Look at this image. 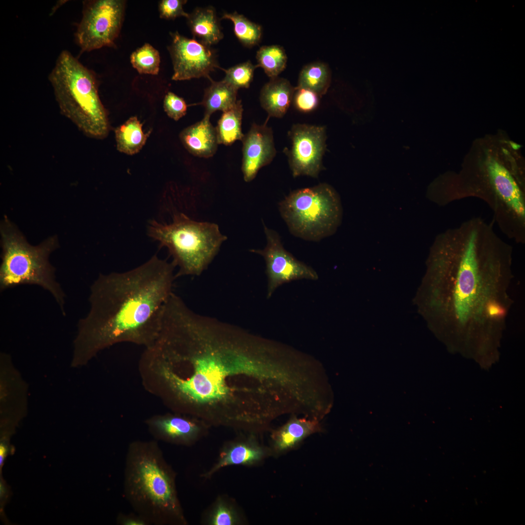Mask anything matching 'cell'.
Here are the masks:
<instances>
[{"label":"cell","mask_w":525,"mask_h":525,"mask_svg":"<svg viewBox=\"0 0 525 525\" xmlns=\"http://www.w3.org/2000/svg\"><path fill=\"white\" fill-rule=\"evenodd\" d=\"M145 423L156 439L182 446L194 444L209 426L196 419L179 414L155 416Z\"/></svg>","instance_id":"obj_14"},{"label":"cell","mask_w":525,"mask_h":525,"mask_svg":"<svg viewBox=\"0 0 525 525\" xmlns=\"http://www.w3.org/2000/svg\"><path fill=\"white\" fill-rule=\"evenodd\" d=\"M210 85L204 92L201 105L205 108L204 116L210 117L217 110L224 112L232 107L237 102L238 89L224 80L218 82L211 78Z\"/></svg>","instance_id":"obj_21"},{"label":"cell","mask_w":525,"mask_h":525,"mask_svg":"<svg viewBox=\"0 0 525 525\" xmlns=\"http://www.w3.org/2000/svg\"><path fill=\"white\" fill-rule=\"evenodd\" d=\"M267 453L268 452L266 449L253 439L239 438L223 446L216 461L201 476L209 479L225 467L256 464L262 461Z\"/></svg>","instance_id":"obj_16"},{"label":"cell","mask_w":525,"mask_h":525,"mask_svg":"<svg viewBox=\"0 0 525 525\" xmlns=\"http://www.w3.org/2000/svg\"><path fill=\"white\" fill-rule=\"evenodd\" d=\"M172 41L168 48L173 62V80H185L207 77L216 68L215 52L210 46L194 38L185 37L177 32L171 34Z\"/></svg>","instance_id":"obj_13"},{"label":"cell","mask_w":525,"mask_h":525,"mask_svg":"<svg viewBox=\"0 0 525 525\" xmlns=\"http://www.w3.org/2000/svg\"><path fill=\"white\" fill-rule=\"evenodd\" d=\"M176 474L158 442L135 440L127 448L123 494L135 512L154 525H186Z\"/></svg>","instance_id":"obj_5"},{"label":"cell","mask_w":525,"mask_h":525,"mask_svg":"<svg viewBox=\"0 0 525 525\" xmlns=\"http://www.w3.org/2000/svg\"><path fill=\"white\" fill-rule=\"evenodd\" d=\"M243 108L238 100L231 108L224 112L215 127L218 144L229 145L235 141H242L244 134L242 130Z\"/></svg>","instance_id":"obj_25"},{"label":"cell","mask_w":525,"mask_h":525,"mask_svg":"<svg viewBox=\"0 0 525 525\" xmlns=\"http://www.w3.org/2000/svg\"><path fill=\"white\" fill-rule=\"evenodd\" d=\"M175 266L156 256L124 272L101 274L90 287V310L79 319L71 366L86 365L101 350L129 342L147 348L158 336Z\"/></svg>","instance_id":"obj_3"},{"label":"cell","mask_w":525,"mask_h":525,"mask_svg":"<svg viewBox=\"0 0 525 525\" xmlns=\"http://www.w3.org/2000/svg\"><path fill=\"white\" fill-rule=\"evenodd\" d=\"M0 291L22 284L40 286L52 294L65 315L66 296L55 280V268L49 261L50 254L59 246L57 237H51L37 245H31L6 216L0 223Z\"/></svg>","instance_id":"obj_7"},{"label":"cell","mask_w":525,"mask_h":525,"mask_svg":"<svg viewBox=\"0 0 525 525\" xmlns=\"http://www.w3.org/2000/svg\"><path fill=\"white\" fill-rule=\"evenodd\" d=\"M289 136L292 145L286 154L293 176L317 177L323 169L322 160L326 139L325 127L297 124L292 126Z\"/></svg>","instance_id":"obj_12"},{"label":"cell","mask_w":525,"mask_h":525,"mask_svg":"<svg viewBox=\"0 0 525 525\" xmlns=\"http://www.w3.org/2000/svg\"><path fill=\"white\" fill-rule=\"evenodd\" d=\"M330 82L331 72L328 66L323 63L315 62L302 69L297 88H307L322 96L327 92Z\"/></svg>","instance_id":"obj_26"},{"label":"cell","mask_w":525,"mask_h":525,"mask_svg":"<svg viewBox=\"0 0 525 525\" xmlns=\"http://www.w3.org/2000/svg\"><path fill=\"white\" fill-rule=\"evenodd\" d=\"M263 225L266 245L263 249H253L250 251L260 255L265 261L267 298L284 283L301 279L315 280L318 279L313 268L297 260L284 248L276 231L268 228L263 222Z\"/></svg>","instance_id":"obj_11"},{"label":"cell","mask_w":525,"mask_h":525,"mask_svg":"<svg viewBox=\"0 0 525 525\" xmlns=\"http://www.w3.org/2000/svg\"><path fill=\"white\" fill-rule=\"evenodd\" d=\"M7 452V446L3 443H1L0 446V464L1 465L2 461H3V458L6 456V454Z\"/></svg>","instance_id":"obj_35"},{"label":"cell","mask_w":525,"mask_h":525,"mask_svg":"<svg viewBox=\"0 0 525 525\" xmlns=\"http://www.w3.org/2000/svg\"><path fill=\"white\" fill-rule=\"evenodd\" d=\"M317 426L315 421L304 419H293L273 434L274 449L281 451L292 447L314 432Z\"/></svg>","instance_id":"obj_23"},{"label":"cell","mask_w":525,"mask_h":525,"mask_svg":"<svg viewBox=\"0 0 525 525\" xmlns=\"http://www.w3.org/2000/svg\"><path fill=\"white\" fill-rule=\"evenodd\" d=\"M257 67L247 61L227 70L221 68L225 73L223 80L237 89L248 88L252 81L254 70Z\"/></svg>","instance_id":"obj_30"},{"label":"cell","mask_w":525,"mask_h":525,"mask_svg":"<svg viewBox=\"0 0 525 525\" xmlns=\"http://www.w3.org/2000/svg\"><path fill=\"white\" fill-rule=\"evenodd\" d=\"M221 19H228L234 24V32L245 46L252 47L259 43L262 35L261 25L249 20L244 15L234 12L224 13Z\"/></svg>","instance_id":"obj_27"},{"label":"cell","mask_w":525,"mask_h":525,"mask_svg":"<svg viewBox=\"0 0 525 525\" xmlns=\"http://www.w3.org/2000/svg\"><path fill=\"white\" fill-rule=\"evenodd\" d=\"M116 522L119 525H150V523L143 516L137 513L125 514L120 513L117 517Z\"/></svg>","instance_id":"obj_34"},{"label":"cell","mask_w":525,"mask_h":525,"mask_svg":"<svg viewBox=\"0 0 525 525\" xmlns=\"http://www.w3.org/2000/svg\"><path fill=\"white\" fill-rule=\"evenodd\" d=\"M258 67L262 68L271 78L277 77L285 68L287 56L284 50L278 45L263 46L257 52Z\"/></svg>","instance_id":"obj_28"},{"label":"cell","mask_w":525,"mask_h":525,"mask_svg":"<svg viewBox=\"0 0 525 525\" xmlns=\"http://www.w3.org/2000/svg\"><path fill=\"white\" fill-rule=\"evenodd\" d=\"M517 148L498 136L476 140L460 170L448 172L432 184L430 198L445 206L468 197L485 202L499 229L518 244L525 243V184Z\"/></svg>","instance_id":"obj_4"},{"label":"cell","mask_w":525,"mask_h":525,"mask_svg":"<svg viewBox=\"0 0 525 525\" xmlns=\"http://www.w3.org/2000/svg\"><path fill=\"white\" fill-rule=\"evenodd\" d=\"M278 352L272 342L194 312L174 294L139 371L145 389L176 413L245 430L267 418L256 399L283 380Z\"/></svg>","instance_id":"obj_1"},{"label":"cell","mask_w":525,"mask_h":525,"mask_svg":"<svg viewBox=\"0 0 525 525\" xmlns=\"http://www.w3.org/2000/svg\"><path fill=\"white\" fill-rule=\"evenodd\" d=\"M319 96L315 92L307 88H296L293 96L295 106L300 111L308 112L314 110L317 106Z\"/></svg>","instance_id":"obj_31"},{"label":"cell","mask_w":525,"mask_h":525,"mask_svg":"<svg viewBox=\"0 0 525 525\" xmlns=\"http://www.w3.org/2000/svg\"><path fill=\"white\" fill-rule=\"evenodd\" d=\"M163 107L168 116L175 121L185 115L187 109L184 99L172 92H168L165 95Z\"/></svg>","instance_id":"obj_32"},{"label":"cell","mask_w":525,"mask_h":525,"mask_svg":"<svg viewBox=\"0 0 525 525\" xmlns=\"http://www.w3.org/2000/svg\"><path fill=\"white\" fill-rule=\"evenodd\" d=\"M133 68L140 74L157 75L160 62L159 53L151 45L145 43L130 56Z\"/></svg>","instance_id":"obj_29"},{"label":"cell","mask_w":525,"mask_h":525,"mask_svg":"<svg viewBox=\"0 0 525 525\" xmlns=\"http://www.w3.org/2000/svg\"><path fill=\"white\" fill-rule=\"evenodd\" d=\"M148 231L168 249L173 263L179 268L176 277L200 275L227 239L217 224L195 221L179 212L174 214L169 224L152 221Z\"/></svg>","instance_id":"obj_8"},{"label":"cell","mask_w":525,"mask_h":525,"mask_svg":"<svg viewBox=\"0 0 525 525\" xmlns=\"http://www.w3.org/2000/svg\"><path fill=\"white\" fill-rule=\"evenodd\" d=\"M512 255V246L480 217L437 237L431 306L448 344L478 352L496 348L513 303Z\"/></svg>","instance_id":"obj_2"},{"label":"cell","mask_w":525,"mask_h":525,"mask_svg":"<svg viewBox=\"0 0 525 525\" xmlns=\"http://www.w3.org/2000/svg\"><path fill=\"white\" fill-rule=\"evenodd\" d=\"M0 409L2 413L23 412L27 406V384L9 355H0Z\"/></svg>","instance_id":"obj_17"},{"label":"cell","mask_w":525,"mask_h":525,"mask_svg":"<svg viewBox=\"0 0 525 525\" xmlns=\"http://www.w3.org/2000/svg\"><path fill=\"white\" fill-rule=\"evenodd\" d=\"M137 117L130 118L115 130L117 149L128 155L138 153L145 144L150 132L144 133Z\"/></svg>","instance_id":"obj_24"},{"label":"cell","mask_w":525,"mask_h":525,"mask_svg":"<svg viewBox=\"0 0 525 525\" xmlns=\"http://www.w3.org/2000/svg\"><path fill=\"white\" fill-rule=\"evenodd\" d=\"M295 90L286 79L271 78L261 90V105L269 116L281 118L289 108Z\"/></svg>","instance_id":"obj_19"},{"label":"cell","mask_w":525,"mask_h":525,"mask_svg":"<svg viewBox=\"0 0 525 525\" xmlns=\"http://www.w3.org/2000/svg\"><path fill=\"white\" fill-rule=\"evenodd\" d=\"M194 38L210 46L224 37L219 21L212 7L195 9L187 18Z\"/></svg>","instance_id":"obj_20"},{"label":"cell","mask_w":525,"mask_h":525,"mask_svg":"<svg viewBox=\"0 0 525 525\" xmlns=\"http://www.w3.org/2000/svg\"><path fill=\"white\" fill-rule=\"evenodd\" d=\"M279 209L292 235L315 242L334 232L340 215L337 195L326 183L292 192Z\"/></svg>","instance_id":"obj_9"},{"label":"cell","mask_w":525,"mask_h":525,"mask_svg":"<svg viewBox=\"0 0 525 525\" xmlns=\"http://www.w3.org/2000/svg\"><path fill=\"white\" fill-rule=\"evenodd\" d=\"M206 525H241L245 518L236 502L225 495L218 496L202 517Z\"/></svg>","instance_id":"obj_22"},{"label":"cell","mask_w":525,"mask_h":525,"mask_svg":"<svg viewBox=\"0 0 525 525\" xmlns=\"http://www.w3.org/2000/svg\"><path fill=\"white\" fill-rule=\"evenodd\" d=\"M243 142L242 171L244 179L249 182L254 179L262 167L269 164L275 157L273 132L265 124L253 123L244 135Z\"/></svg>","instance_id":"obj_15"},{"label":"cell","mask_w":525,"mask_h":525,"mask_svg":"<svg viewBox=\"0 0 525 525\" xmlns=\"http://www.w3.org/2000/svg\"><path fill=\"white\" fill-rule=\"evenodd\" d=\"M204 116L199 122L185 128L180 134L185 148L192 155L202 158L213 156L218 144L215 127Z\"/></svg>","instance_id":"obj_18"},{"label":"cell","mask_w":525,"mask_h":525,"mask_svg":"<svg viewBox=\"0 0 525 525\" xmlns=\"http://www.w3.org/2000/svg\"><path fill=\"white\" fill-rule=\"evenodd\" d=\"M187 2L185 0H162L159 3L158 9L160 17L167 19H174L179 17L187 18L189 14L183 8Z\"/></svg>","instance_id":"obj_33"},{"label":"cell","mask_w":525,"mask_h":525,"mask_svg":"<svg viewBox=\"0 0 525 525\" xmlns=\"http://www.w3.org/2000/svg\"><path fill=\"white\" fill-rule=\"evenodd\" d=\"M125 3L120 0L85 2L75 36L82 51L90 52L114 44L122 25Z\"/></svg>","instance_id":"obj_10"},{"label":"cell","mask_w":525,"mask_h":525,"mask_svg":"<svg viewBox=\"0 0 525 525\" xmlns=\"http://www.w3.org/2000/svg\"><path fill=\"white\" fill-rule=\"evenodd\" d=\"M61 113L86 135L101 139L109 130L95 74L70 52L58 56L49 75Z\"/></svg>","instance_id":"obj_6"}]
</instances>
